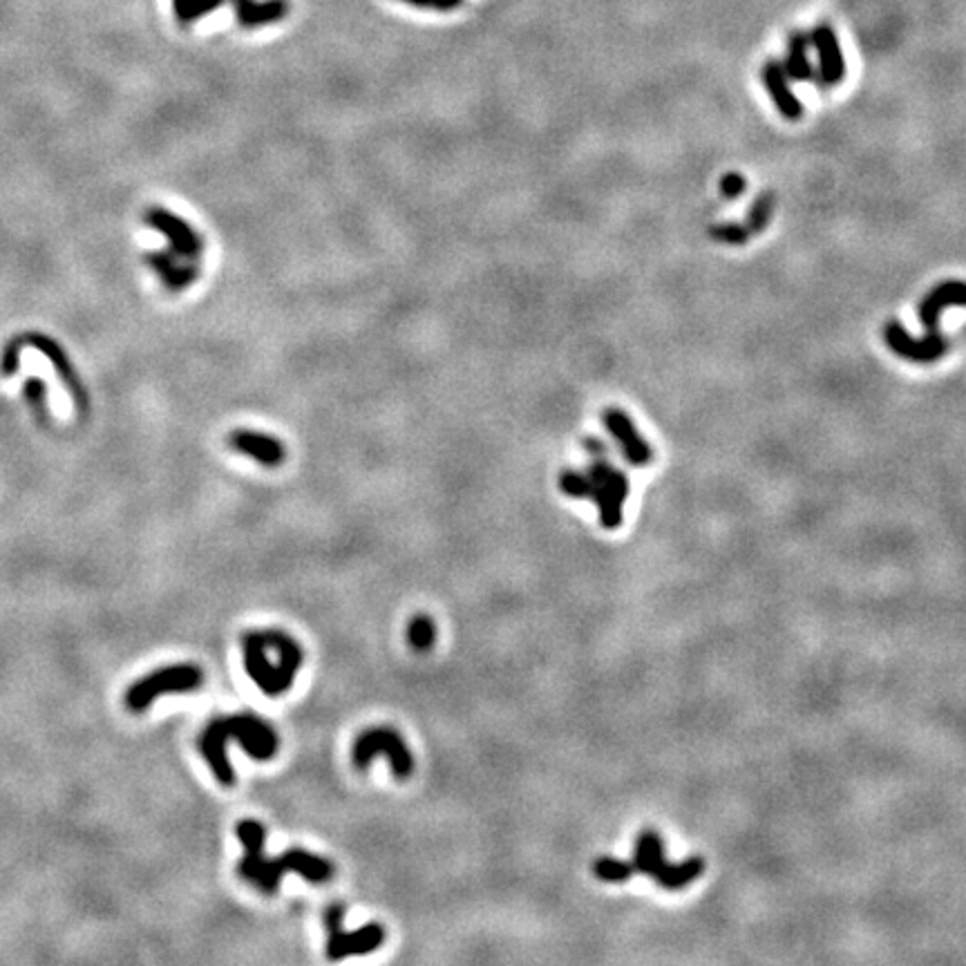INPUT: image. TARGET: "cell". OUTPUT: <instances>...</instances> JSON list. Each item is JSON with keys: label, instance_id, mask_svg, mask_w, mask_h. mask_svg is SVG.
<instances>
[{"label": "cell", "instance_id": "6da1fadb", "mask_svg": "<svg viewBox=\"0 0 966 966\" xmlns=\"http://www.w3.org/2000/svg\"><path fill=\"white\" fill-rule=\"evenodd\" d=\"M229 741L238 743L253 761H271L278 754L280 738L276 727L253 712L215 716L208 721L200 736V754L211 767L215 781L224 788H233L235 772L226 754Z\"/></svg>", "mask_w": 966, "mask_h": 966}, {"label": "cell", "instance_id": "7a4b0ae2", "mask_svg": "<svg viewBox=\"0 0 966 966\" xmlns=\"http://www.w3.org/2000/svg\"><path fill=\"white\" fill-rule=\"evenodd\" d=\"M244 671L262 694L278 698L293 687L305 662L300 642L282 629L246 631L242 636Z\"/></svg>", "mask_w": 966, "mask_h": 966}, {"label": "cell", "instance_id": "3957f363", "mask_svg": "<svg viewBox=\"0 0 966 966\" xmlns=\"http://www.w3.org/2000/svg\"><path fill=\"white\" fill-rule=\"evenodd\" d=\"M240 844L244 848V855L238 864V875L246 884H251L264 895H276L280 882L284 877V870L280 866L278 857L264 855V844H267V828L258 819H240L235 826Z\"/></svg>", "mask_w": 966, "mask_h": 966}, {"label": "cell", "instance_id": "277c9868", "mask_svg": "<svg viewBox=\"0 0 966 966\" xmlns=\"http://www.w3.org/2000/svg\"><path fill=\"white\" fill-rule=\"evenodd\" d=\"M589 488L586 499L598 506L600 524L606 530H613L622 524L624 501L629 497V477L620 468H615L609 457H591L589 468L584 470Z\"/></svg>", "mask_w": 966, "mask_h": 966}, {"label": "cell", "instance_id": "5b68a950", "mask_svg": "<svg viewBox=\"0 0 966 966\" xmlns=\"http://www.w3.org/2000/svg\"><path fill=\"white\" fill-rule=\"evenodd\" d=\"M202 683H204V671L197 665H191V662L170 665L164 669H157L144 678H139L137 683H132L126 689L123 703H126L130 712L139 714V712H146V709L153 705L159 696L188 694V691L200 689Z\"/></svg>", "mask_w": 966, "mask_h": 966}, {"label": "cell", "instance_id": "8992f818", "mask_svg": "<svg viewBox=\"0 0 966 966\" xmlns=\"http://www.w3.org/2000/svg\"><path fill=\"white\" fill-rule=\"evenodd\" d=\"M376 756H385L392 767V774L399 781L410 779L414 774V754L403 736L392 727H369L354 738L352 743V763L356 770H367Z\"/></svg>", "mask_w": 966, "mask_h": 966}, {"label": "cell", "instance_id": "52a82bcc", "mask_svg": "<svg viewBox=\"0 0 966 966\" xmlns=\"http://www.w3.org/2000/svg\"><path fill=\"white\" fill-rule=\"evenodd\" d=\"M325 928H327V946L325 955L331 962H340L352 955H367L381 949L385 942V928L383 924L369 922L358 928V931H345V906L331 904L325 911Z\"/></svg>", "mask_w": 966, "mask_h": 966}, {"label": "cell", "instance_id": "ba28073f", "mask_svg": "<svg viewBox=\"0 0 966 966\" xmlns=\"http://www.w3.org/2000/svg\"><path fill=\"white\" fill-rule=\"evenodd\" d=\"M146 224L150 229L157 231L159 235H164L166 240V253L173 255L177 260L184 262H200L204 255V240L202 235L197 233L191 224H188L184 217H179L177 213L168 211V208L153 206L148 208L144 215Z\"/></svg>", "mask_w": 966, "mask_h": 966}, {"label": "cell", "instance_id": "9c48e42d", "mask_svg": "<svg viewBox=\"0 0 966 966\" xmlns=\"http://www.w3.org/2000/svg\"><path fill=\"white\" fill-rule=\"evenodd\" d=\"M884 343L895 356L915 365L937 363L951 349V343L940 334V329L926 331L917 338L899 320H888L884 325Z\"/></svg>", "mask_w": 966, "mask_h": 966}, {"label": "cell", "instance_id": "30bf717a", "mask_svg": "<svg viewBox=\"0 0 966 966\" xmlns=\"http://www.w3.org/2000/svg\"><path fill=\"white\" fill-rule=\"evenodd\" d=\"M810 43H812V52L817 54V61H814L817 79L814 81L819 83V88L830 90L844 83L848 63L835 27H832L828 21H819L810 30Z\"/></svg>", "mask_w": 966, "mask_h": 966}, {"label": "cell", "instance_id": "8fae6325", "mask_svg": "<svg viewBox=\"0 0 966 966\" xmlns=\"http://www.w3.org/2000/svg\"><path fill=\"white\" fill-rule=\"evenodd\" d=\"M602 425L618 443L622 457L627 459L633 468H644L653 461L651 443L642 437L636 421L622 410V407H604L602 410Z\"/></svg>", "mask_w": 966, "mask_h": 966}, {"label": "cell", "instance_id": "7c38bea8", "mask_svg": "<svg viewBox=\"0 0 966 966\" xmlns=\"http://www.w3.org/2000/svg\"><path fill=\"white\" fill-rule=\"evenodd\" d=\"M229 448L233 452L242 454V457H249L253 461H258L264 468H278L287 459V450H284V443L271 434L255 432L249 428H238L229 434Z\"/></svg>", "mask_w": 966, "mask_h": 966}, {"label": "cell", "instance_id": "4fadbf2b", "mask_svg": "<svg viewBox=\"0 0 966 966\" xmlns=\"http://www.w3.org/2000/svg\"><path fill=\"white\" fill-rule=\"evenodd\" d=\"M951 307H966V282L964 280H942L933 289L924 293V298L917 305V316L924 331L940 329L942 311Z\"/></svg>", "mask_w": 966, "mask_h": 966}, {"label": "cell", "instance_id": "5bb4252c", "mask_svg": "<svg viewBox=\"0 0 966 966\" xmlns=\"http://www.w3.org/2000/svg\"><path fill=\"white\" fill-rule=\"evenodd\" d=\"M761 81L765 85V92L770 94L779 115L788 121H799L803 117V103L792 88V79L785 72L783 63L779 59H767L761 70Z\"/></svg>", "mask_w": 966, "mask_h": 966}, {"label": "cell", "instance_id": "9a60e30c", "mask_svg": "<svg viewBox=\"0 0 966 966\" xmlns=\"http://www.w3.org/2000/svg\"><path fill=\"white\" fill-rule=\"evenodd\" d=\"M146 264L159 278V282L173 293L188 289L197 278H200V262L177 260L173 255H168L164 249L148 253Z\"/></svg>", "mask_w": 966, "mask_h": 966}, {"label": "cell", "instance_id": "2e32d148", "mask_svg": "<svg viewBox=\"0 0 966 966\" xmlns=\"http://www.w3.org/2000/svg\"><path fill=\"white\" fill-rule=\"evenodd\" d=\"M284 873H296L309 884H327L334 877V864L329 859L314 855L302 848H289L278 855Z\"/></svg>", "mask_w": 966, "mask_h": 966}, {"label": "cell", "instance_id": "e0dca14e", "mask_svg": "<svg viewBox=\"0 0 966 966\" xmlns=\"http://www.w3.org/2000/svg\"><path fill=\"white\" fill-rule=\"evenodd\" d=\"M810 54H812L810 32H803V30L790 32L788 41H785V56L781 63L792 81L805 83V81L817 79V70H814V61Z\"/></svg>", "mask_w": 966, "mask_h": 966}, {"label": "cell", "instance_id": "ac0fdd59", "mask_svg": "<svg viewBox=\"0 0 966 966\" xmlns=\"http://www.w3.org/2000/svg\"><path fill=\"white\" fill-rule=\"evenodd\" d=\"M291 12L289 0H249L240 7H235V18L244 30H258L264 25L280 23Z\"/></svg>", "mask_w": 966, "mask_h": 966}, {"label": "cell", "instance_id": "d6986e66", "mask_svg": "<svg viewBox=\"0 0 966 966\" xmlns=\"http://www.w3.org/2000/svg\"><path fill=\"white\" fill-rule=\"evenodd\" d=\"M665 864V844H662L658 832L642 830L636 841V850H633V868H636V873L649 875L653 879Z\"/></svg>", "mask_w": 966, "mask_h": 966}, {"label": "cell", "instance_id": "ffe728a7", "mask_svg": "<svg viewBox=\"0 0 966 966\" xmlns=\"http://www.w3.org/2000/svg\"><path fill=\"white\" fill-rule=\"evenodd\" d=\"M705 873V859L700 855L687 857L680 864H667L660 868V873L653 877V882L667 890H680L687 888L691 882H696L698 877H703Z\"/></svg>", "mask_w": 966, "mask_h": 966}, {"label": "cell", "instance_id": "44dd1931", "mask_svg": "<svg viewBox=\"0 0 966 966\" xmlns=\"http://www.w3.org/2000/svg\"><path fill=\"white\" fill-rule=\"evenodd\" d=\"M776 211V195L774 191H763L747 208L745 226L752 235H761L770 226Z\"/></svg>", "mask_w": 966, "mask_h": 966}, {"label": "cell", "instance_id": "7402d4cb", "mask_svg": "<svg viewBox=\"0 0 966 966\" xmlns=\"http://www.w3.org/2000/svg\"><path fill=\"white\" fill-rule=\"evenodd\" d=\"M434 642H437V624L430 615H414L407 622V644L416 653H425L434 647Z\"/></svg>", "mask_w": 966, "mask_h": 966}, {"label": "cell", "instance_id": "603a6c76", "mask_svg": "<svg viewBox=\"0 0 966 966\" xmlns=\"http://www.w3.org/2000/svg\"><path fill=\"white\" fill-rule=\"evenodd\" d=\"M593 873L600 882L624 884L636 875V868H633V861H624L618 857H598L593 864Z\"/></svg>", "mask_w": 966, "mask_h": 966}, {"label": "cell", "instance_id": "cb8c5ba5", "mask_svg": "<svg viewBox=\"0 0 966 966\" xmlns=\"http://www.w3.org/2000/svg\"><path fill=\"white\" fill-rule=\"evenodd\" d=\"M709 235H712V240L721 242V244H729V246H743L747 240L752 238V233L747 231V226L738 224V222L714 224L712 229H709Z\"/></svg>", "mask_w": 966, "mask_h": 966}, {"label": "cell", "instance_id": "d4e9b609", "mask_svg": "<svg viewBox=\"0 0 966 966\" xmlns=\"http://www.w3.org/2000/svg\"><path fill=\"white\" fill-rule=\"evenodd\" d=\"M224 3H226V0H191L184 12L177 16V21L182 25H193V23L200 21V18H204L206 14H211V12H215V9H220Z\"/></svg>", "mask_w": 966, "mask_h": 966}, {"label": "cell", "instance_id": "484cf974", "mask_svg": "<svg viewBox=\"0 0 966 966\" xmlns=\"http://www.w3.org/2000/svg\"><path fill=\"white\" fill-rule=\"evenodd\" d=\"M718 188H721L723 200L732 202V200H738V197L745 193L747 182H745V177L741 173H725L723 179H721V184H718Z\"/></svg>", "mask_w": 966, "mask_h": 966}, {"label": "cell", "instance_id": "4316f807", "mask_svg": "<svg viewBox=\"0 0 966 966\" xmlns=\"http://www.w3.org/2000/svg\"><path fill=\"white\" fill-rule=\"evenodd\" d=\"M401 3L419 9H434V12H454V5L450 0H401Z\"/></svg>", "mask_w": 966, "mask_h": 966}, {"label": "cell", "instance_id": "83f0119b", "mask_svg": "<svg viewBox=\"0 0 966 966\" xmlns=\"http://www.w3.org/2000/svg\"><path fill=\"white\" fill-rule=\"evenodd\" d=\"M584 448H586V452L591 454V457H604V454H609V450H606V445L598 437L584 439Z\"/></svg>", "mask_w": 966, "mask_h": 966}, {"label": "cell", "instance_id": "f1b7e54d", "mask_svg": "<svg viewBox=\"0 0 966 966\" xmlns=\"http://www.w3.org/2000/svg\"><path fill=\"white\" fill-rule=\"evenodd\" d=\"M188 3H191V0H173V9H175V16H179V14H182V12H184V9L188 7Z\"/></svg>", "mask_w": 966, "mask_h": 966}, {"label": "cell", "instance_id": "f546056e", "mask_svg": "<svg viewBox=\"0 0 966 966\" xmlns=\"http://www.w3.org/2000/svg\"><path fill=\"white\" fill-rule=\"evenodd\" d=\"M231 3H233V7H240L244 3H249V0H231Z\"/></svg>", "mask_w": 966, "mask_h": 966}, {"label": "cell", "instance_id": "4dcf8cb0", "mask_svg": "<svg viewBox=\"0 0 966 966\" xmlns=\"http://www.w3.org/2000/svg\"><path fill=\"white\" fill-rule=\"evenodd\" d=\"M450 3L454 5V9H459L463 5V0H450Z\"/></svg>", "mask_w": 966, "mask_h": 966}]
</instances>
